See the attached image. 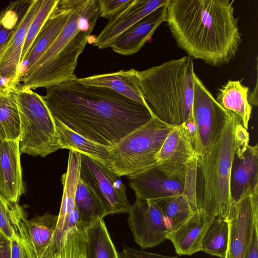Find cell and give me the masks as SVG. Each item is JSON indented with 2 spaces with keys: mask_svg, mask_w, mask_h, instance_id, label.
<instances>
[{
  "mask_svg": "<svg viewBox=\"0 0 258 258\" xmlns=\"http://www.w3.org/2000/svg\"><path fill=\"white\" fill-rule=\"evenodd\" d=\"M195 157L192 138L185 125L174 126L156 156V167L184 182L186 166Z\"/></svg>",
  "mask_w": 258,
  "mask_h": 258,
  "instance_id": "12",
  "label": "cell"
},
{
  "mask_svg": "<svg viewBox=\"0 0 258 258\" xmlns=\"http://www.w3.org/2000/svg\"><path fill=\"white\" fill-rule=\"evenodd\" d=\"M3 235H4L3 234V233H2V232H1V230H0V238H1Z\"/></svg>",
  "mask_w": 258,
  "mask_h": 258,
  "instance_id": "44",
  "label": "cell"
},
{
  "mask_svg": "<svg viewBox=\"0 0 258 258\" xmlns=\"http://www.w3.org/2000/svg\"><path fill=\"white\" fill-rule=\"evenodd\" d=\"M31 1L12 2L0 13V53L14 32Z\"/></svg>",
  "mask_w": 258,
  "mask_h": 258,
  "instance_id": "32",
  "label": "cell"
},
{
  "mask_svg": "<svg viewBox=\"0 0 258 258\" xmlns=\"http://www.w3.org/2000/svg\"><path fill=\"white\" fill-rule=\"evenodd\" d=\"M127 177L138 199L153 201L182 194L183 190V182L167 177L156 166Z\"/></svg>",
  "mask_w": 258,
  "mask_h": 258,
  "instance_id": "18",
  "label": "cell"
},
{
  "mask_svg": "<svg viewBox=\"0 0 258 258\" xmlns=\"http://www.w3.org/2000/svg\"><path fill=\"white\" fill-rule=\"evenodd\" d=\"M169 0H133L121 11L109 19L102 31L95 38L93 44L99 49L110 47L122 33Z\"/></svg>",
  "mask_w": 258,
  "mask_h": 258,
  "instance_id": "14",
  "label": "cell"
},
{
  "mask_svg": "<svg viewBox=\"0 0 258 258\" xmlns=\"http://www.w3.org/2000/svg\"><path fill=\"white\" fill-rule=\"evenodd\" d=\"M215 218L199 210L178 229L168 232L166 239L172 242L179 255H190L202 251L203 238Z\"/></svg>",
  "mask_w": 258,
  "mask_h": 258,
  "instance_id": "21",
  "label": "cell"
},
{
  "mask_svg": "<svg viewBox=\"0 0 258 258\" xmlns=\"http://www.w3.org/2000/svg\"><path fill=\"white\" fill-rule=\"evenodd\" d=\"M12 90L20 116L21 153L44 157L59 150L54 120L42 96L19 84Z\"/></svg>",
  "mask_w": 258,
  "mask_h": 258,
  "instance_id": "7",
  "label": "cell"
},
{
  "mask_svg": "<svg viewBox=\"0 0 258 258\" xmlns=\"http://www.w3.org/2000/svg\"><path fill=\"white\" fill-rule=\"evenodd\" d=\"M248 100L249 104L252 106H257V80H256L255 86L253 90L248 96Z\"/></svg>",
  "mask_w": 258,
  "mask_h": 258,
  "instance_id": "41",
  "label": "cell"
},
{
  "mask_svg": "<svg viewBox=\"0 0 258 258\" xmlns=\"http://www.w3.org/2000/svg\"><path fill=\"white\" fill-rule=\"evenodd\" d=\"M77 78L46 88L42 97L54 118L91 141L111 147L156 114L110 89Z\"/></svg>",
  "mask_w": 258,
  "mask_h": 258,
  "instance_id": "1",
  "label": "cell"
},
{
  "mask_svg": "<svg viewBox=\"0 0 258 258\" xmlns=\"http://www.w3.org/2000/svg\"><path fill=\"white\" fill-rule=\"evenodd\" d=\"M153 201L161 209L169 232L178 229L196 213L183 194L164 197Z\"/></svg>",
  "mask_w": 258,
  "mask_h": 258,
  "instance_id": "27",
  "label": "cell"
},
{
  "mask_svg": "<svg viewBox=\"0 0 258 258\" xmlns=\"http://www.w3.org/2000/svg\"><path fill=\"white\" fill-rule=\"evenodd\" d=\"M12 88L0 93V139L19 140L20 120L19 110Z\"/></svg>",
  "mask_w": 258,
  "mask_h": 258,
  "instance_id": "28",
  "label": "cell"
},
{
  "mask_svg": "<svg viewBox=\"0 0 258 258\" xmlns=\"http://www.w3.org/2000/svg\"><path fill=\"white\" fill-rule=\"evenodd\" d=\"M128 213V226L135 242L141 248L155 247L167 239L169 230L156 202L136 198Z\"/></svg>",
  "mask_w": 258,
  "mask_h": 258,
  "instance_id": "11",
  "label": "cell"
},
{
  "mask_svg": "<svg viewBox=\"0 0 258 258\" xmlns=\"http://www.w3.org/2000/svg\"><path fill=\"white\" fill-rule=\"evenodd\" d=\"M19 140L2 141L0 144V192L18 203L25 192L22 180Z\"/></svg>",
  "mask_w": 258,
  "mask_h": 258,
  "instance_id": "16",
  "label": "cell"
},
{
  "mask_svg": "<svg viewBox=\"0 0 258 258\" xmlns=\"http://www.w3.org/2000/svg\"><path fill=\"white\" fill-rule=\"evenodd\" d=\"M80 161L81 153L70 151L67 170L61 176L63 194L57 225L46 255L54 252L64 243V236L68 218L77 209L75 197L80 177Z\"/></svg>",
  "mask_w": 258,
  "mask_h": 258,
  "instance_id": "15",
  "label": "cell"
},
{
  "mask_svg": "<svg viewBox=\"0 0 258 258\" xmlns=\"http://www.w3.org/2000/svg\"><path fill=\"white\" fill-rule=\"evenodd\" d=\"M99 16L98 0H74L59 35L40 58L20 75L19 83L35 90L76 79L78 59Z\"/></svg>",
  "mask_w": 258,
  "mask_h": 258,
  "instance_id": "3",
  "label": "cell"
},
{
  "mask_svg": "<svg viewBox=\"0 0 258 258\" xmlns=\"http://www.w3.org/2000/svg\"><path fill=\"white\" fill-rule=\"evenodd\" d=\"M1 141H2V140L0 139V144H1Z\"/></svg>",
  "mask_w": 258,
  "mask_h": 258,
  "instance_id": "45",
  "label": "cell"
},
{
  "mask_svg": "<svg viewBox=\"0 0 258 258\" xmlns=\"http://www.w3.org/2000/svg\"><path fill=\"white\" fill-rule=\"evenodd\" d=\"M118 255L119 258H178L138 250L128 246L123 247L121 251L118 253Z\"/></svg>",
  "mask_w": 258,
  "mask_h": 258,
  "instance_id": "38",
  "label": "cell"
},
{
  "mask_svg": "<svg viewBox=\"0 0 258 258\" xmlns=\"http://www.w3.org/2000/svg\"><path fill=\"white\" fill-rule=\"evenodd\" d=\"M60 149L79 152L105 165L108 161L110 147L91 141L54 118Z\"/></svg>",
  "mask_w": 258,
  "mask_h": 258,
  "instance_id": "23",
  "label": "cell"
},
{
  "mask_svg": "<svg viewBox=\"0 0 258 258\" xmlns=\"http://www.w3.org/2000/svg\"><path fill=\"white\" fill-rule=\"evenodd\" d=\"M26 216L24 210L13 217L14 234L9 240L10 258H37L28 240L24 225Z\"/></svg>",
  "mask_w": 258,
  "mask_h": 258,
  "instance_id": "31",
  "label": "cell"
},
{
  "mask_svg": "<svg viewBox=\"0 0 258 258\" xmlns=\"http://www.w3.org/2000/svg\"><path fill=\"white\" fill-rule=\"evenodd\" d=\"M229 112L213 148L198 163L204 180V194L199 210L227 220L232 204L230 180L233 161L236 152L249 145L247 130L239 116Z\"/></svg>",
  "mask_w": 258,
  "mask_h": 258,
  "instance_id": "5",
  "label": "cell"
},
{
  "mask_svg": "<svg viewBox=\"0 0 258 258\" xmlns=\"http://www.w3.org/2000/svg\"><path fill=\"white\" fill-rule=\"evenodd\" d=\"M0 258H10V243L4 235L0 238Z\"/></svg>",
  "mask_w": 258,
  "mask_h": 258,
  "instance_id": "40",
  "label": "cell"
},
{
  "mask_svg": "<svg viewBox=\"0 0 258 258\" xmlns=\"http://www.w3.org/2000/svg\"><path fill=\"white\" fill-rule=\"evenodd\" d=\"M80 178L98 199L106 216L128 213L131 205L125 185L106 165L81 153Z\"/></svg>",
  "mask_w": 258,
  "mask_h": 258,
  "instance_id": "9",
  "label": "cell"
},
{
  "mask_svg": "<svg viewBox=\"0 0 258 258\" xmlns=\"http://www.w3.org/2000/svg\"><path fill=\"white\" fill-rule=\"evenodd\" d=\"M58 1V0H42L38 11L31 23L25 39L20 56V70L33 42L45 22L55 8Z\"/></svg>",
  "mask_w": 258,
  "mask_h": 258,
  "instance_id": "33",
  "label": "cell"
},
{
  "mask_svg": "<svg viewBox=\"0 0 258 258\" xmlns=\"http://www.w3.org/2000/svg\"><path fill=\"white\" fill-rule=\"evenodd\" d=\"M86 258H119L103 218L98 219L85 230Z\"/></svg>",
  "mask_w": 258,
  "mask_h": 258,
  "instance_id": "26",
  "label": "cell"
},
{
  "mask_svg": "<svg viewBox=\"0 0 258 258\" xmlns=\"http://www.w3.org/2000/svg\"><path fill=\"white\" fill-rule=\"evenodd\" d=\"M249 88L239 80H229L219 89L216 98L220 105L240 118L244 127L248 129L252 106L248 100Z\"/></svg>",
  "mask_w": 258,
  "mask_h": 258,
  "instance_id": "24",
  "label": "cell"
},
{
  "mask_svg": "<svg viewBox=\"0 0 258 258\" xmlns=\"http://www.w3.org/2000/svg\"><path fill=\"white\" fill-rule=\"evenodd\" d=\"M225 258H229L228 251V252H227V254H226V255Z\"/></svg>",
  "mask_w": 258,
  "mask_h": 258,
  "instance_id": "43",
  "label": "cell"
},
{
  "mask_svg": "<svg viewBox=\"0 0 258 258\" xmlns=\"http://www.w3.org/2000/svg\"><path fill=\"white\" fill-rule=\"evenodd\" d=\"M42 1H31L0 53V82L3 86L12 88L19 84L21 51L29 27L39 10Z\"/></svg>",
  "mask_w": 258,
  "mask_h": 258,
  "instance_id": "13",
  "label": "cell"
},
{
  "mask_svg": "<svg viewBox=\"0 0 258 258\" xmlns=\"http://www.w3.org/2000/svg\"><path fill=\"white\" fill-rule=\"evenodd\" d=\"M58 216L47 212L41 216L24 221L28 240L37 258H44L51 243Z\"/></svg>",
  "mask_w": 258,
  "mask_h": 258,
  "instance_id": "25",
  "label": "cell"
},
{
  "mask_svg": "<svg viewBox=\"0 0 258 258\" xmlns=\"http://www.w3.org/2000/svg\"><path fill=\"white\" fill-rule=\"evenodd\" d=\"M244 258H258V219L254 223Z\"/></svg>",
  "mask_w": 258,
  "mask_h": 258,
  "instance_id": "39",
  "label": "cell"
},
{
  "mask_svg": "<svg viewBox=\"0 0 258 258\" xmlns=\"http://www.w3.org/2000/svg\"><path fill=\"white\" fill-rule=\"evenodd\" d=\"M173 126L154 115L110 147L106 166L119 177L131 176L155 166L156 156Z\"/></svg>",
  "mask_w": 258,
  "mask_h": 258,
  "instance_id": "6",
  "label": "cell"
},
{
  "mask_svg": "<svg viewBox=\"0 0 258 258\" xmlns=\"http://www.w3.org/2000/svg\"><path fill=\"white\" fill-rule=\"evenodd\" d=\"M167 4L159 8L120 34L110 46L113 51L123 55L137 53L158 27L166 21Z\"/></svg>",
  "mask_w": 258,
  "mask_h": 258,
  "instance_id": "17",
  "label": "cell"
},
{
  "mask_svg": "<svg viewBox=\"0 0 258 258\" xmlns=\"http://www.w3.org/2000/svg\"><path fill=\"white\" fill-rule=\"evenodd\" d=\"M258 185V146L240 148L233 161L230 180L232 203L237 202L249 187Z\"/></svg>",
  "mask_w": 258,
  "mask_h": 258,
  "instance_id": "19",
  "label": "cell"
},
{
  "mask_svg": "<svg viewBox=\"0 0 258 258\" xmlns=\"http://www.w3.org/2000/svg\"><path fill=\"white\" fill-rule=\"evenodd\" d=\"M229 225L227 220L217 216L212 221L202 242V251L225 258L228 251Z\"/></svg>",
  "mask_w": 258,
  "mask_h": 258,
  "instance_id": "29",
  "label": "cell"
},
{
  "mask_svg": "<svg viewBox=\"0 0 258 258\" xmlns=\"http://www.w3.org/2000/svg\"><path fill=\"white\" fill-rule=\"evenodd\" d=\"M233 1L169 0L166 21L177 46L192 59L220 67L242 42Z\"/></svg>",
  "mask_w": 258,
  "mask_h": 258,
  "instance_id": "2",
  "label": "cell"
},
{
  "mask_svg": "<svg viewBox=\"0 0 258 258\" xmlns=\"http://www.w3.org/2000/svg\"><path fill=\"white\" fill-rule=\"evenodd\" d=\"M192 113L194 124L192 142L198 163L208 155L217 141L229 112L216 101L195 74Z\"/></svg>",
  "mask_w": 258,
  "mask_h": 258,
  "instance_id": "8",
  "label": "cell"
},
{
  "mask_svg": "<svg viewBox=\"0 0 258 258\" xmlns=\"http://www.w3.org/2000/svg\"><path fill=\"white\" fill-rule=\"evenodd\" d=\"M195 74L192 59L188 56L138 71L144 99L166 123L173 126L194 125Z\"/></svg>",
  "mask_w": 258,
  "mask_h": 258,
  "instance_id": "4",
  "label": "cell"
},
{
  "mask_svg": "<svg viewBox=\"0 0 258 258\" xmlns=\"http://www.w3.org/2000/svg\"><path fill=\"white\" fill-rule=\"evenodd\" d=\"M138 72L134 69H130L77 79L85 85L110 89L139 104L150 107L143 97Z\"/></svg>",
  "mask_w": 258,
  "mask_h": 258,
  "instance_id": "22",
  "label": "cell"
},
{
  "mask_svg": "<svg viewBox=\"0 0 258 258\" xmlns=\"http://www.w3.org/2000/svg\"><path fill=\"white\" fill-rule=\"evenodd\" d=\"M8 87L0 85V93L5 91Z\"/></svg>",
  "mask_w": 258,
  "mask_h": 258,
  "instance_id": "42",
  "label": "cell"
},
{
  "mask_svg": "<svg viewBox=\"0 0 258 258\" xmlns=\"http://www.w3.org/2000/svg\"><path fill=\"white\" fill-rule=\"evenodd\" d=\"M75 200L76 207L86 227L96 220L106 216L100 202L80 177Z\"/></svg>",
  "mask_w": 258,
  "mask_h": 258,
  "instance_id": "30",
  "label": "cell"
},
{
  "mask_svg": "<svg viewBox=\"0 0 258 258\" xmlns=\"http://www.w3.org/2000/svg\"><path fill=\"white\" fill-rule=\"evenodd\" d=\"M199 164L195 157L186 165L182 193L188 199L195 212L199 211L200 202L197 193V170Z\"/></svg>",
  "mask_w": 258,
  "mask_h": 258,
  "instance_id": "35",
  "label": "cell"
},
{
  "mask_svg": "<svg viewBox=\"0 0 258 258\" xmlns=\"http://www.w3.org/2000/svg\"><path fill=\"white\" fill-rule=\"evenodd\" d=\"M258 219V185L248 188L232 204L228 221L229 258H244L254 223Z\"/></svg>",
  "mask_w": 258,
  "mask_h": 258,
  "instance_id": "10",
  "label": "cell"
},
{
  "mask_svg": "<svg viewBox=\"0 0 258 258\" xmlns=\"http://www.w3.org/2000/svg\"><path fill=\"white\" fill-rule=\"evenodd\" d=\"M74 3V0H58L57 6L45 22L23 62L22 66L24 63L25 65L22 73L32 67L57 38L68 19Z\"/></svg>",
  "mask_w": 258,
  "mask_h": 258,
  "instance_id": "20",
  "label": "cell"
},
{
  "mask_svg": "<svg viewBox=\"0 0 258 258\" xmlns=\"http://www.w3.org/2000/svg\"><path fill=\"white\" fill-rule=\"evenodd\" d=\"M133 0H98L100 16L109 19Z\"/></svg>",
  "mask_w": 258,
  "mask_h": 258,
  "instance_id": "37",
  "label": "cell"
},
{
  "mask_svg": "<svg viewBox=\"0 0 258 258\" xmlns=\"http://www.w3.org/2000/svg\"><path fill=\"white\" fill-rule=\"evenodd\" d=\"M18 204L8 200L0 192V230L9 240L14 234L12 216Z\"/></svg>",
  "mask_w": 258,
  "mask_h": 258,
  "instance_id": "36",
  "label": "cell"
},
{
  "mask_svg": "<svg viewBox=\"0 0 258 258\" xmlns=\"http://www.w3.org/2000/svg\"><path fill=\"white\" fill-rule=\"evenodd\" d=\"M48 258H86V240L85 231L73 233L63 246L54 252L48 254Z\"/></svg>",
  "mask_w": 258,
  "mask_h": 258,
  "instance_id": "34",
  "label": "cell"
}]
</instances>
